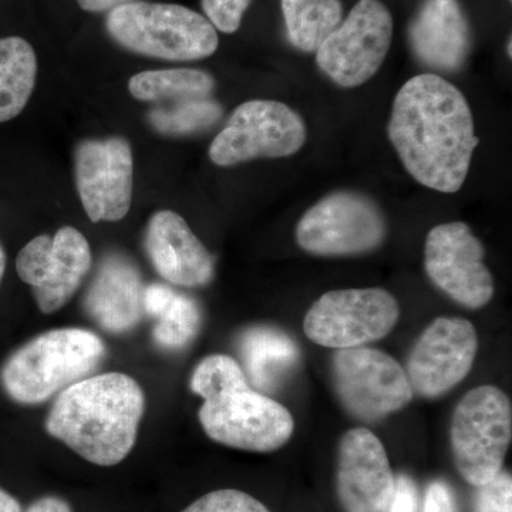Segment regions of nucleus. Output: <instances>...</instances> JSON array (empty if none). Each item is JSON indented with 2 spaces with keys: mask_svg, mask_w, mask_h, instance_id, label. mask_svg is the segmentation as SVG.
<instances>
[{
  "mask_svg": "<svg viewBox=\"0 0 512 512\" xmlns=\"http://www.w3.org/2000/svg\"><path fill=\"white\" fill-rule=\"evenodd\" d=\"M282 12L289 42L312 53L342 22L343 5L340 0H282Z\"/></svg>",
  "mask_w": 512,
  "mask_h": 512,
  "instance_id": "nucleus-23",
  "label": "nucleus"
},
{
  "mask_svg": "<svg viewBox=\"0 0 512 512\" xmlns=\"http://www.w3.org/2000/svg\"><path fill=\"white\" fill-rule=\"evenodd\" d=\"M393 18L380 0H359L316 50L319 69L343 89L369 82L389 55Z\"/></svg>",
  "mask_w": 512,
  "mask_h": 512,
  "instance_id": "nucleus-8",
  "label": "nucleus"
},
{
  "mask_svg": "<svg viewBox=\"0 0 512 512\" xmlns=\"http://www.w3.org/2000/svg\"><path fill=\"white\" fill-rule=\"evenodd\" d=\"M399 316V302L382 288L342 289L323 293L313 303L303 330L323 348H360L389 335Z\"/></svg>",
  "mask_w": 512,
  "mask_h": 512,
  "instance_id": "nucleus-7",
  "label": "nucleus"
},
{
  "mask_svg": "<svg viewBox=\"0 0 512 512\" xmlns=\"http://www.w3.org/2000/svg\"><path fill=\"white\" fill-rule=\"evenodd\" d=\"M387 222L372 198L335 191L312 205L296 227V242L316 256L369 254L383 244Z\"/></svg>",
  "mask_w": 512,
  "mask_h": 512,
  "instance_id": "nucleus-6",
  "label": "nucleus"
},
{
  "mask_svg": "<svg viewBox=\"0 0 512 512\" xmlns=\"http://www.w3.org/2000/svg\"><path fill=\"white\" fill-rule=\"evenodd\" d=\"M409 42L420 63L437 72L463 69L473 32L458 0H424L409 26Z\"/></svg>",
  "mask_w": 512,
  "mask_h": 512,
  "instance_id": "nucleus-17",
  "label": "nucleus"
},
{
  "mask_svg": "<svg viewBox=\"0 0 512 512\" xmlns=\"http://www.w3.org/2000/svg\"><path fill=\"white\" fill-rule=\"evenodd\" d=\"M512 440V407L503 390L478 386L458 402L450 441L460 476L474 487L503 471Z\"/></svg>",
  "mask_w": 512,
  "mask_h": 512,
  "instance_id": "nucleus-5",
  "label": "nucleus"
},
{
  "mask_svg": "<svg viewBox=\"0 0 512 512\" xmlns=\"http://www.w3.org/2000/svg\"><path fill=\"white\" fill-rule=\"evenodd\" d=\"M36 76L32 45L22 37L0 39V123L22 113L35 89Z\"/></svg>",
  "mask_w": 512,
  "mask_h": 512,
  "instance_id": "nucleus-22",
  "label": "nucleus"
},
{
  "mask_svg": "<svg viewBox=\"0 0 512 512\" xmlns=\"http://www.w3.org/2000/svg\"><path fill=\"white\" fill-rule=\"evenodd\" d=\"M144 315L156 320L154 342L160 348L180 350L197 338L202 313L195 299L171 286L153 284L144 288Z\"/></svg>",
  "mask_w": 512,
  "mask_h": 512,
  "instance_id": "nucleus-20",
  "label": "nucleus"
},
{
  "mask_svg": "<svg viewBox=\"0 0 512 512\" xmlns=\"http://www.w3.org/2000/svg\"><path fill=\"white\" fill-rule=\"evenodd\" d=\"M245 389H249L247 375L231 356H207L192 373L191 390L201 396L204 402Z\"/></svg>",
  "mask_w": 512,
  "mask_h": 512,
  "instance_id": "nucleus-26",
  "label": "nucleus"
},
{
  "mask_svg": "<svg viewBox=\"0 0 512 512\" xmlns=\"http://www.w3.org/2000/svg\"><path fill=\"white\" fill-rule=\"evenodd\" d=\"M198 419L210 439L255 453L284 447L295 430V421L286 407L251 387L207 400Z\"/></svg>",
  "mask_w": 512,
  "mask_h": 512,
  "instance_id": "nucleus-11",
  "label": "nucleus"
},
{
  "mask_svg": "<svg viewBox=\"0 0 512 512\" xmlns=\"http://www.w3.org/2000/svg\"><path fill=\"white\" fill-rule=\"evenodd\" d=\"M423 512H457L453 491L443 481H433L424 497Z\"/></svg>",
  "mask_w": 512,
  "mask_h": 512,
  "instance_id": "nucleus-31",
  "label": "nucleus"
},
{
  "mask_svg": "<svg viewBox=\"0 0 512 512\" xmlns=\"http://www.w3.org/2000/svg\"><path fill=\"white\" fill-rule=\"evenodd\" d=\"M305 141V121L291 107L276 100H249L234 110L208 154L212 163L231 167L258 158L291 157Z\"/></svg>",
  "mask_w": 512,
  "mask_h": 512,
  "instance_id": "nucleus-9",
  "label": "nucleus"
},
{
  "mask_svg": "<svg viewBox=\"0 0 512 512\" xmlns=\"http://www.w3.org/2000/svg\"><path fill=\"white\" fill-rule=\"evenodd\" d=\"M0 512H22L19 501L0 488Z\"/></svg>",
  "mask_w": 512,
  "mask_h": 512,
  "instance_id": "nucleus-34",
  "label": "nucleus"
},
{
  "mask_svg": "<svg viewBox=\"0 0 512 512\" xmlns=\"http://www.w3.org/2000/svg\"><path fill=\"white\" fill-rule=\"evenodd\" d=\"M143 295L136 265L126 256L107 255L84 296V311L106 332H130L143 319Z\"/></svg>",
  "mask_w": 512,
  "mask_h": 512,
  "instance_id": "nucleus-19",
  "label": "nucleus"
},
{
  "mask_svg": "<svg viewBox=\"0 0 512 512\" xmlns=\"http://www.w3.org/2000/svg\"><path fill=\"white\" fill-rule=\"evenodd\" d=\"M103 340L80 328L53 329L16 350L0 370V383L13 402L45 403L99 369Z\"/></svg>",
  "mask_w": 512,
  "mask_h": 512,
  "instance_id": "nucleus-3",
  "label": "nucleus"
},
{
  "mask_svg": "<svg viewBox=\"0 0 512 512\" xmlns=\"http://www.w3.org/2000/svg\"><path fill=\"white\" fill-rule=\"evenodd\" d=\"M107 32L130 52L192 62L217 52V29L200 13L171 3L133 2L111 10Z\"/></svg>",
  "mask_w": 512,
  "mask_h": 512,
  "instance_id": "nucleus-4",
  "label": "nucleus"
},
{
  "mask_svg": "<svg viewBox=\"0 0 512 512\" xmlns=\"http://www.w3.org/2000/svg\"><path fill=\"white\" fill-rule=\"evenodd\" d=\"M26 512H73L70 505L63 498L55 497V495H47V497L39 498L35 501Z\"/></svg>",
  "mask_w": 512,
  "mask_h": 512,
  "instance_id": "nucleus-32",
  "label": "nucleus"
},
{
  "mask_svg": "<svg viewBox=\"0 0 512 512\" xmlns=\"http://www.w3.org/2000/svg\"><path fill=\"white\" fill-rule=\"evenodd\" d=\"M478 348L476 328L463 318H437L424 329L407 359L413 393L437 399L466 379Z\"/></svg>",
  "mask_w": 512,
  "mask_h": 512,
  "instance_id": "nucleus-15",
  "label": "nucleus"
},
{
  "mask_svg": "<svg viewBox=\"0 0 512 512\" xmlns=\"http://www.w3.org/2000/svg\"><path fill=\"white\" fill-rule=\"evenodd\" d=\"M336 484L345 512H386L396 478L382 441L372 431L359 427L343 434Z\"/></svg>",
  "mask_w": 512,
  "mask_h": 512,
  "instance_id": "nucleus-16",
  "label": "nucleus"
},
{
  "mask_svg": "<svg viewBox=\"0 0 512 512\" xmlns=\"http://www.w3.org/2000/svg\"><path fill=\"white\" fill-rule=\"evenodd\" d=\"M5 269H6V255H5V251H3V248L0 247V282H2L3 275H5Z\"/></svg>",
  "mask_w": 512,
  "mask_h": 512,
  "instance_id": "nucleus-35",
  "label": "nucleus"
},
{
  "mask_svg": "<svg viewBox=\"0 0 512 512\" xmlns=\"http://www.w3.org/2000/svg\"><path fill=\"white\" fill-rule=\"evenodd\" d=\"M332 379L339 402L357 420L375 423L404 409L413 389L402 365L382 350H336Z\"/></svg>",
  "mask_w": 512,
  "mask_h": 512,
  "instance_id": "nucleus-10",
  "label": "nucleus"
},
{
  "mask_svg": "<svg viewBox=\"0 0 512 512\" xmlns=\"http://www.w3.org/2000/svg\"><path fill=\"white\" fill-rule=\"evenodd\" d=\"M485 249L464 222L436 225L424 245V269L431 282L458 305L484 308L494 296Z\"/></svg>",
  "mask_w": 512,
  "mask_h": 512,
  "instance_id": "nucleus-12",
  "label": "nucleus"
},
{
  "mask_svg": "<svg viewBox=\"0 0 512 512\" xmlns=\"http://www.w3.org/2000/svg\"><path fill=\"white\" fill-rule=\"evenodd\" d=\"M215 82L211 74L195 69L150 70L128 82V92L141 101L210 99Z\"/></svg>",
  "mask_w": 512,
  "mask_h": 512,
  "instance_id": "nucleus-24",
  "label": "nucleus"
},
{
  "mask_svg": "<svg viewBox=\"0 0 512 512\" xmlns=\"http://www.w3.org/2000/svg\"><path fill=\"white\" fill-rule=\"evenodd\" d=\"M144 409L146 397L133 377L89 376L59 393L47 414L46 430L84 460L116 466L136 446Z\"/></svg>",
  "mask_w": 512,
  "mask_h": 512,
  "instance_id": "nucleus-2",
  "label": "nucleus"
},
{
  "mask_svg": "<svg viewBox=\"0 0 512 512\" xmlns=\"http://www.w3.org/2000/svg\"><path fill=\"white\" fill-rule=\"evenodd\" d=\"M245 372L261 392H275L299 360L295 340L274 328L249 329L239 342Z\"/></svg>",
  "mask_w": 512,
  "mask_h": 512,
  "instance_id": "nucleus-21",
  "label": "nucleus"
},
{
  "mask_svg": "<svg viewBox=\"0 0 512 512\" xmlns=\"http://www.w3.org/2000/svg\"><path fill=\"white\" fill-rule=\"evenodd\" d=\"M419 507V495L416 484L412 478L400 474L396 478L392 500L387 505L386 512H417Z\"/></svg>",
  "mask_w": 512,
  "mask_h": 512,
  "instance_id": "nucleus-30",
  "label": "nucleus"
},
{
  "mask_svg": "<svg viewBox=\"0 0 512 512\" xmlns=\"http://www.w3.org/2000/svg\"><path fill=\"white\" fill-rule=\"evenodd\" d=\"M74 174L84 211L93 222H117L133 198V151L121 137L84 140L74 153Z\"/></svg>",
  "mask_w": 512,
  "mask_h": 512,
  "instance_id": "nucleus-14",
  "label": "nucleus"
},
{
  "mask_svg": "<svg viewBox=\"0 0 512 512\" xmlns=\"http://www.w3.org/2000/svg\"><path fill=\"white\" fill-rule=\"evenodd\" d=\"M92 266V251L82 232L63 227L53 237L33 238L16 259L20 279L32 288L43 313L62 309Z\"/></svg>",
  "mask_w": 512,
  "mask_h": 512,
  "instance_id": "nucleus-13",
  "label": "nucleus"
},
{
  "mask_svg": "<svg viewBox=\"0 0 512 512\" xmlns=\"http://www.w3.org/2000/svg\"><path fill=\"white\" fill-rule=\"evenodd\" d=\"M474 512H512V478L501 471L493 480L477 487Z\"/></svg>",
  "mask_w": 512,
  "mask_h": 512,
  "instance_id": "nucleus-28",
  "label": "nucleus"
},
{
  "mask_svg": "<svg viewBox=\"0 0 512 512\" xmlns=\"http://www.w3.org/2000/svg\"><path fill=\"white\" fill-rule=\"evenodd\" d=\"M133 2H138V0H77L80 8L92 13L111 12L113 9Z\"/></svg>",
  "mask_w": 512,
  "mask_h": 512,
  "instance_id": "nucleus-33",
  "label": "nucleus"
},
{
  "mask_svg": "<svg viewBox=\"0 0 512 512\" xmlns=\"http://www.w3.org/2000/svg\"><path fill=\"white\" fill-rule=\"evenodd\" d=\"M387 133L417 183L444 194L466 183L478 146L473 113L461 90L439 74H419L403 84Z\"/></svg>",
  "mask_w": 512,
  "mask_h": 512,
  "instance_id": "nucleus-1",
  "label": "nucleus"
},
{
  "mask_svg": "<svg viewBox=\"0 0 512 512\" xmlns=\"http://www.w3.org/2000/svg\"><path fill=\"white\" fill-rule=\"evenodd\" d=\"M511 45H512V43H511V39H510V40H508V56H510V57L512 55V53H511Z\"/></svg>",
  "mask_w": 512,
  "mask_h": 512,
  "instance_id": "nucleus-36",
  "label": "nucleus"
},
{
  "mask_svg": "<svg viewBox=\"0 0 512 512\" xmlns=\"http://www.w3.org/2000/svg\"><path fill=\"white\" fill-rule=\"evenodd\" d=\"M181 512H271L244 491L217 490L198 498Z\"/></svg>",
  "mask_w": 512,
  "mask_h": 512,
  "instance_id": "nucleus-27",
  "label": "nucleus"
},
{
  "mask_svg": "<svg viewBox=\"0 0 512 512\" xmlns=\"http://www.w3.org/2000/svg\"><path fill=\"white\" fill-rule=\"evenodd\" d=\"M221 114L220 104L210 97L174 103L171 109L151 111L148 120L158 133L184 136L214 126L220 120Z\"/></svg>",
  "mask_w": 512,
  "mask_h": 512,
  "instance_id": "nucleus-25",
  "label": "nucleus"
},
{
  "mask_svg": "<svg viewBox=\"0 0 512 512\" xmlns=\"http://www.w3.org/2000/svg\"><path fill=\"white\" fill-rule=\"evenodd\" d=\"M252 0H201L205 18L222 33H235Z\"/></svg>",
  "mask_w": 512,
  "mask_h": 512,
  "instance_id": "nucleus-29",
  "label": "nucleus"
},
{
  "mask_svg": "<svg viewBox=\"0 0 512 512\" xmlns=\"http://www.w3.org/2000/svg\"><path fill=\"white\" fill-rule=\"evenodd\" d=\"M146 251L161 278L183 288H201L215 274L214 258L173 211H158L148 222Z\"/></svg>",
  "mask_w": 512,
  "mask_h": 512,
  "instance_id": "nucleus-18",
  "label": "nucleus"
}]
</instances>
